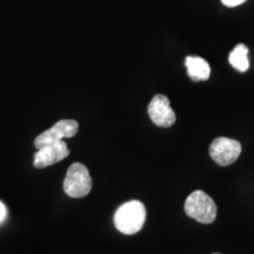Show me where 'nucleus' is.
Returning a JSON list of instances; mask_svg holds the SVG:
<instances>
[{"mask_svg": "<svg viewBox=\"0 0 254 254\" xmlns=\"http://www.w3.org/2000/svg\"><path fill=\"white\" fill-rule=\"evenodd\" d=\"M146 220V208L142 202L131 200L120 206L114 214V225L117 230L127 236L138 233Z\"/></svg>", "mask_w": 254, "mask_h": 254, "instance_id": "1", "label": "nucleus"}, {"mask_svg": "<svg viewBox=\"0 0 254 254\" xmlns=\"http://www.w3.org/2000/svg\"><path fill=\"white\" fill-rule=\"evenodd\" d=\"M185 212L189 217L202 224H211L217 218V205L204 190H194L187 196Z\"/></svg>", "mask_w": 254, "mask_h": 254, "instance_id": "2", "label": "nucleus"}, {"mask_svg": "<svg viewBox=\"0 0 254 254\" xmlns=\"http://www.w3.org/2000/svg\"><path fill=\"white\" fill-rule=\"evenodd\" d=\"M92 190V178L87 167L80 163H74L69 166L65 180L64 190L71 198H84Z\"/></svg>", "mask_w": 254, "mask_h": 254, "instance_id": "3", "label": "nucleus"}, {"mask_svg": "<svg viewBox=\"0 0 254 254\" xmlns=\"http://www.w3.org/2000/svg\"><path fill=\"white\" fill-rule=\"evenodd\" d=\"M241 153V145L234 139L220 138L214 139L209 147V155L220 166H228L236 163Z\"/></svg>", "mask_w": 254, "mask_h": 254, "instance_id": "4", "label": "nucleus"}, {"mask_svg": "<svg viewBox=\"0 0 254 254\" xmlns=\"http://www.w3.org/2000/svg\"><path fill=\"white\" fill-rule=\"evenodd\" d=\"M79 125L75 120H67L64 119L55 124L50 129H46L39 134L34 140V146L36 148L43 147V146L53 144V142L62 141L66 138H72L78 133Z\"/></svg>", "mask_w": 254, "mask_h": 254, "instance_id": "5", "label": "nucleus"}, {"mask_svg": "<svg viewBox=\"0 0 254 254\" xmlns=\"http://www.w3.org/2000/svg\"><path fill=\"white\" fill-rule=\"evenodd\" d=\"M148 116L157 126L170 127L176 123V113L166 95L157 94L148 105Z\"/></svg>", "mask_w": 254, "mask_h": 254, "instance_id": "6", "label": "nucleus"}, {"mask_svg": "<svg viewBox=\"0 0 254 254\" xmlns=\"http://www.w3.org/2000/svg\"><path fill=\"white\" fill-rule=\"evenodd\" d=\"M69 150L66 142L57 141L53 144L43 146L38 148V152L34 154V167L36 168H45L52 166L59 161H62L66 157H68Z\"/></svg>", "mask_w": 254, "mask_h": 254, "instance_id": "7", "label": "nucleus"}, {"mask_svg": "<svg viewBox=\"0 0 254 254\" xmlns=\"http://www.w3.org/2000/svg\"><path fill=\"white\" fill-rule=\"evenodd\" d=\"M187 73L193 81H205L211 75V67L205 59L200 57L190 56L185 60Z\"/></svg>", "mask_w": 254, "mask_h": 254, "instance_id": "8", "label": "nucleus"}, {"mask_svg": "<svg viewBox=\"0 0 254 254\" xmlns=\"http://www.w3.org/2000/svg\"><path fill=\"white\" fill-rule=\"evenodd\" d=\"M249 49L244 44H239L234 47L233 51L230 53L228 57V62L238 72H246L250 67V62H249Z\"/></svg>", "mask_w": 254, "mask_h": 254, "instance_id": "9", "label": "nucleus"}, {"mask_svg": "<svg viewBox=\"0 0 254 254\" xmlns=\"http://www.w3.org/2000/svg\"><path fill=\"white\" fill-rule=\"evenodd\" d=\"M246 0H221V2L227 7H236V6H239L244 4Z\"/></svg>", "mask_w": 254, "mask_h": 254, "instance_id": "10", "label": "nucleus"}, {"mask_svg": "<svg viewBox=\"0 0 254 254\" xmlns=\"http://www.w3.org/2000/svg\"><path fill=\"white\" fill-rule=\"evenodd\" d=\"M6 214H7V211H6L5 205L0 201V222L4 221V219L6 218Z\"/></svg>", "mask_w": 254, "mask_h": 254, "instance_id": "11", "label": "nucleus"}, {"mask_svg": "<svg viewBox=\"0 0 254 254\" xmlns=\"http://www.w3.org/2000/svg\"><path fill=\"white\" fill-rule=\"evenodd\" d=\"M213 254H220V253H213Z\"/></svg>", "mask_w": 254, "mask_h": 254, "instance_id": "12", "label": "nucleus"}]
</instances>
